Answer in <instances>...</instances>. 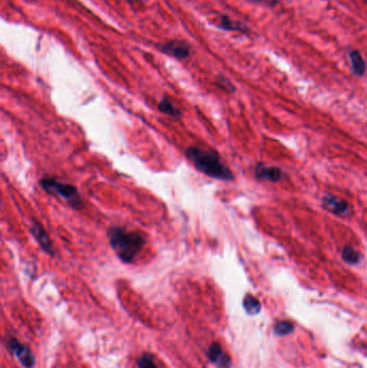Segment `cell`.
<instances>
[{"label":"cell","instance_id":"cell-1","mask_svg":"<svg viewBox=\"0 0 367 368\" xmlns=\"http://www.w3.org/2000/svg\"><path fill=\"white\" fill-rule=\"evenodd\" d=\"M186 159L202 173L221 181L234 180V173L222 162L220 155L213 150H203L197 147H190L185 151Z\"/></svg>","mask_w":367,"mask_h":368},{"label":"cell","instance_id":"cell-2","mask_svg":"<svg viewBox=\"0 0 367 368\" xmlns=\"http://www.w3.org/2000/svg\"><path fill=\"white\" fill-rule=\"evenodd\" d=\"M107 236L110 247L118 258L125 264L132 263L143 248L146 239L137 231H130L124 227L112 226L108 229Z\"/></svg>","mask_w":367,"mask_h":368},{"label":"cell","instance_id":"cell-3","mask_svg":"<svg viewBox=\"0 0 367 368\" xmlns=\"http://www.w3.org/2000/svg\"><path fill=\"white\" fill-rule=\"evenodd\" d=\"M39 185L44 192L65 200L74 210H81L84 207L78 188L72 184L62 182L54 177H44L40 179Z\"/></svg>","mask_w":367,"mask_h":368},{"label":"cell","instance_id":"cell-4","mask_svg":"<svg viewBox=\"0 0 367 368\" xmlns=\"http://www.w3.org/2000/svg\"><path fill=\"white\" fill-rule=\"evenodd\" d=\"M157 47L162 53L169 55V56L177 60H185L191 54V47L182 40H170L168 42L158 44Z\"/></svg>","mask_w":367,"mask_h":368},{"label":"cell","instance_id":"cell-5","mask_svg":"<svg viewBox=\"0 0 367 368\" xmlns=\"http://www.w3.org/2000/svg\"><path fill=\"white\" fill-rule=\"evenodd\" d=\"M322 206L333 215L339 217H348L350 215V206L346 200L335 195L325 194L322 198Z\"/></svg>","mask_w":367,"mask_h":368},{"label":"cell","instance_id":"cell-6","mask_svg":"<svg viewBox=\"0 0 367 368\" xmlns=\"http://www.w3.org/2000/svg\"><path fill=\"white\" fill-rule=\"evenodd\" d=\"M30 233L33 238H35V240L38 242V244L40 245L42 251H44L51 256H55V251L53 249V244L50 239L49 234L39 222L32 221L30 225Z\"/></svg>","mask_w":367,"mask_h":368},{"label":"cell","instance_id":"cell-7","mask_svg":"<svg viewBox=\"0 0 367 368\" xmlns=\"http://www.w3.org/2000/svg\"><path fill=\"white\" fill-rule=\"evenodd\" d=\"M8 347L15 354L18 361L25 367L31 368L33 364H35V359H33V355L31 354L30 350L16 339H10V341L8 342Z\"/></svg>","mask_w":367,"mask_h":368},{"label":"cell","instance_id":"cell-8","mask_svg":"<svg viewBox=\"0 0 367 368\" xmlns=\"http://www.w3.org/2000/svg\"><path fill=\"white\" fill-rule=\"evenodd\" d=\"M255 177L259 180H264L268 182H279L282 179V171L276 166H267L264 164H258L255 167Z\"/></svg>","mask_w":367,"mask_h":368},{"label":"cell","instance_id":"cell-9","mask_svg":"<svg viewBox=\"0 0 367 368\" xmlns=\"http://www.w3.org/2000/svg\"><path fill=\"white\" fill-rule=\"evenodd\" d=\"M208 356L219 368H230V359L229 356L222 350L221 345L219 343H214L210 345L208 350Z\"/></svg>","mask_w":367,"mask_h":368},{"label":"cell","instance_id":"cell-10","mask_svg":"<svg viewBox=\"0 0 367 368\" xmlns=\"http://www.w3.org/2000/svg\"><path fill=\"white\" fill-rule=\"evenodd\" d=\"M218 27H220L223 30H226V31H237V32H241V33L249 32V28L246 25L240 23V22L231 20L227 15L220 16Z\"/></svg>","mask_w":367,"mask_h":368},{"label":"cell","instance_id":"cell-11","mask_svg":"<svg viewBox=\"0 0 367 368\" xmlns=\"http://www.w3.org/2000/svg\"><path fill=\"white\" fill-rule=\"evenodd\" d=\"M158 109L160 112L168 115V117H171V118L178 119L182 115L181 110L178 109V107L173 104L171 98L168 96H165L162 98V100L158 106Z\"/></svg>","mask_w":367,"mask_h":368},{"label":"cell","instance_id":"cell-12","mask_svg":"<svg viewBox=\"0 0 367 368\" xmlns=\"http://www.w3.org/2000/svg\"><path fill=\"white\" fill-rule=\"evenodd\" d=\"M349 57H350L351 68H352L353 73L359 75V76L364 75V73L366 71V64L362 57L361 53L357 50H352L349 53Z\"/></svg>","mask_w":367,"mask_h":368},{"label":"cell","instance_id":"cell-13","mask_svg":"<svg viewBox=\"0 0 367 368\" xmlns=\"http://www.w3.org/2000/svg\"><path fill=\"white\" fill-rule=\"evenodd\" d=\"M341 258L344 262L350 265H357L361 262L363 256L358 250H355L350 245H346L341 251Z\"/></svg>","mask_w":367,"mask_h":368},{"label":"cell","instance_id":"cell-14","mask_svg":"<svg viewBox=\"0 0 367 368\" xmlns=\"http://www.w3.org/2000/svg\"><path fill=\"white\" fill-rule=\"evenodd\" d=\"M243 308L249 315H258L261 311V304L259 300L252 295H247L243 299Z\"/></svg>","mask_w":367,"mask_h":368},{"label":"cell","instance_id":"cell-15","mask_svg":"<svg viewBox=\"0 0 367 368\" xmlns=\"http://www.w3.org/2000/svg\"><path fill=\"white\" fill-rule=\"evenodd\" d=\"M294 331V325L288 321L278 322L275 326V333L278 336H285Z\"/></svg>","mask_w":367,"mask_h":368},{"label":"cell","instance_id":"cell-16","mask_svg":"<svg viewBox=\"0 0 367 368\" xmlns=\"http://www.w3.org/2000/svg\"><path fill=\"white\" fill-rule=\"evenodd\" d=\"M217 85L221 88V90H223V91H226V92H229V93L235 92V87H234V85L230 83V81L227 79V78H225L224 75L218 76Z\"/></svg>","mask_w":367,"mask_h":368},{"label":"cell","instance_id":"cell-17","mask_svg":"<svg viewBox=\"0 0 367 368\" xmlns=\"http://www.w3.org/2000/svg\"><path fill=\"white\" fill-rule=\"evenodd\" d=\"M138 366L139 368H158L153 356L150 354H143L138 361Z\"/></svg>","mask_w":367,"mask_h":368},{"label":"cell","instance_id":"cell-18","mask_svg":"<svg viewBox=\"0 0 367 368\" xmlns=\"http://www.w3.org/2000/svg\"><path fill=\"white\" fill-rule=\"evenodd\" d=\"M250 2L264 4V5H267V6H275V5H277L278 3H279V0H250Z\"/></svg>","mask_w":367,"mask_h":368},{"label":"cell","instance_id":"cell-19","mask_svg":"<svg viewBox=\"0 0 367 368\" xmlns=\"http://www.w3.org/2000/svg\"><path fill=\"white\" fill-rule=\"evenodd\" d=\"M140 2V0H128V3H130V4H133V3H139Z\"/></svg>","mask_w":367,"mask_h":368},{"label":"cell","instance_id":"cell-20","mask_svg":"<svg viewBox=\"0 0 367 368\" xmlns=\"http://www.w3.org/2000/svg\"><path fill=\"white\" fill-rule=\"evenodd\" d=\"M364 2H366V3H367V0H364Z\"/></svg>","mask_w":367,"mask_h":368}]
</instances>
